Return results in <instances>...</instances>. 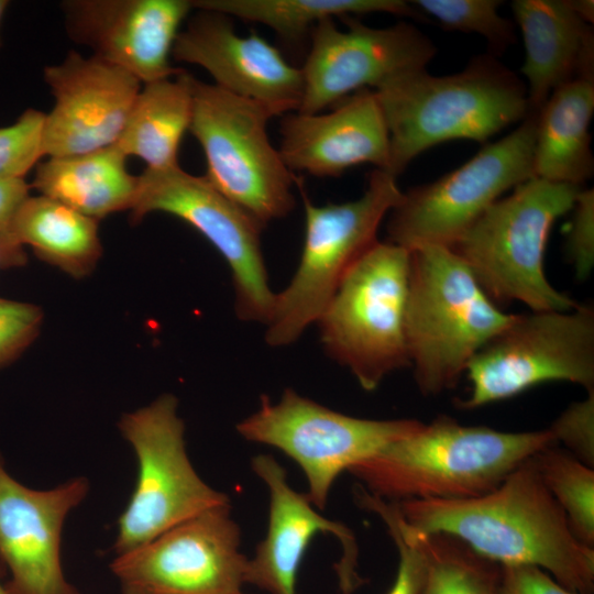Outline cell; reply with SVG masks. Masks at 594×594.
I'll use <instances>...</instances> for the list:
<instances>
[{"instance_id": "cell-38", "label": "cell", "mask_w": 594, "mask_h": 594, "mask_svg": "<svg viewBox=\"0 0 594 594\" xmlns=\"http://www.w3.org/2000/svg\"><path fill=\"white\" fill-rule=\"evenodd\" d=\"M574 10L587 23L593 22L594 18V2L591 0H571Z\"/></svg>"}, {"instance_id": "cell-31", "label": "cell", "mask_w": 594, "mask_h": 594, "mask_svg": "<svg viewBox=\"0 0 594 594\" xmlns=\"http://www.w3.org/2000/svg\"><path fill=\"white\" fill-rule=\"evenodd\" d=\"M353 492L361 508L383 520L397 549V572L387 594H419L425 579V556L416 532L403 519L397 503L373 496L359 485Z\"/></svg>"}, {"instance_id": "cell-21", "label": "cell", "mask_w": 594, "mask_h": 594, "mask_svg": "<svg viewBox=\"0 0 594 594\" xmlns=\"http://www.w3.org/2000/svg\"><path fill=\"white\" fill-rule=\"evenodd\" d=\"M327 113H288L280 121V156L290 172L338 177L373 164L388 169L389 133L373 89H361Z\"/></svg>"}, {"instance_id": "cell-26", "label": "cell", "mask_w": 594, "mask_h": 594, "mask_svg": "<svg viewBox=\"0 0 594 594\" xmlns=\"http://www.w3.org/2000/svg\"><path fill=\"white\" fill-rule=\"evenodd\" d=\"M12 231L20 244L74 278L91 274L102 255L98 221L42 195L24 200Z\"/></svg>"}, {"instance_id": "cell-35", "label": "cell", "mask_w": 594, "mask_h": 594, "mask_svg": "<svg viewBox=\"0 0 594 594\" xmlns=\"http://www.w3.org/2000/svg\"><path fill=\"white\" fill-rule=\"evenodd\" d=\"M573 216L566 234V254L575 276L586 279L594 266V190L582 188L572 208Z\"/></svg>"}, {"instance_id": "cell-16", "label": "cell", "mask_w": 594, "mask_h": 594, "mask_svg": "<svg viewBox=\"0 0 594 594\" xmlns=\"http://www.w3.org/2000/svg\"><path fill=\"white\" fill-rule=\"evenodd\" d=\"M90 483L76 476L50 488H30L8 472L0 453V562L12 594H81L65 576L62 531Z\"/></svg>"}, {"instance_id": "cell-23", "label": "cell", "mask_w": 594, "mask_h": 594, "mask_svg": "<svg viewBox=\"0 0 594 594\" xmlns=\"http://www.w3.org/2000/svg\"><path fill=\"white\" fill-rule=\"evenodd\" d=\"M593 112L594 79L576 78L551 92L537 113L534 177L580 187L592 177Z\"/></svg>"}, {"instance_id": "cell-7", "label": "cell", "mask_w": 594, "mask_h": 594, "mask_svg": "<svg viewBox=\"0 0 594 594\" xmlns=\"http://www.w3.org/2000/svg\"><path fill=\"white\" fill-rule=\"evenodd\" d=\"M410 251L377 241L349 270L316 323L324 352L366 392L409 366L405 311Z\"/></svg>"}, {"instance_id": "cell-13", "label": "cell", "mask_w": 594, "mask_h": 594, "mask_svg": "<svg viewBox=\"0 0 594 594\" xmlns=\"http://www.w3.org/2000/svg\"><path fill=\"white\" fill-rule=\"evenodd\" d=\"M153 212H165L202 234L228 263L234 289V310L244 322L266 324L276 294L268 284L261 248L263 226L213 187L205 176L185 172L179 164L145 168L130 218L140 222Z\"/></svg>"}, {"instance_id": "cell-14", "label": "cell", "mask_w": 594, "mask_h": 594, "mask_svg": "<svg viewBox=\"0 0 594 594\" xmlns=\"http://www.w3.org/2000/svg\"><path fill=\"white\" fill-rule=\"evenodd\" d=\"M230 504L122 554L110 570L122 594H243L248 558Z\"/></svg>"}, {"instance_id": "cell-6", "label": "cell", "mask_w": 594, "mask_h": 594, "mask_svg": "<svg viewBox=\"0 0 594 594\" xmlns=\"http://www.w3.org/2000/svg\"><path fill=\"white\" fill-rule=\"evenodd\" d=\"M396 178L376 168L362 196L324 206L314 205L297 179L305 210L304 245L294 276L276 294L265 324L267 344L289 345L317 322L349 270L377 242L382 221L403 194Z\"/></svg>"}, {"instance_id": "cell-27", "label": "cell", "mask_w": 594, "mask_h": 594, "mask_svg": "<svg viewBox=\"0 0 594 594\" xmlns=\"http://www.w3.org/2000/svg\"><path fill=\"white\" fill-rule=\"evenodd\" d=\"M191 3L194 9L262 23L287 41L305 36L317 23L333 16L384 12L424 19L414 4L402 0H194Z\"/></svg>"}, {"instance_id": "cell-33", "label": "cell", "mask_w": 594, "mask_h": 594, "mask_svg": "<svg viewBox=\"0 0 594 594\" xmlns=\"http://www.w3.org/2000/svg\"><path fill=\"white\" fill-rule=\"evenodd\" d=\"M42 309L30 302L0 297V369L12 363L36 339Z\"/></svg>"}, {"instance_id": "cell-1", "label": "cell", "mask_w": 594, "mask_h": 594, "mask_svg": "<svg viewBox=\"0 0 594 594\" xmlns=\"http://www.w3.org/2000/svg\"><path fill=\"white\" fill-rule=\"evenodd\" d=\"M397 505L418 532L450 535L499 565H537L572 592L594 593V548L572 534L531 458L482 496Z\"/></svg>"}, {"instance_id": "cell-29", "label": "cell", "mask_w": 594, "mask_h": 594, "mask_svg": "<svg viewBox=\"0 0 594 594\" xmlns=\"http://www.w3.org/2000/svg\"><path fill=\"white\" fill-rule=\"evenodd\" d=\"M549 492L565 514L570 529L594 548V470L553 443L531 457Z\"/></svg>"}, {"instance_id": "cell-34", "label": "cell", "mask_w": 594, "mask_h": 594, "mask_svg": "<svg viewBox=\"0 0 594 594\" xmlns=\"http://www.w3.org/2000/svg\"><path fill=\"white\" fill-rule=\"evenodd\" d=\"M557 444L582 463L594 468V391L571 403L548 428Z\"/></svg>"}, {"instance_id": "cell-20", "label": "cell", "mask_w": 594, "mask_h": 594, "mask_svg": "<svg viewBox=\"0 0 594 594\" xmlns=\"http://www.w3.org/2000/svg\"><path fill=\"white\" fill-rule=\"evenodd\" d=\"M251 468L268 492V521L264 539L246 562L244 581L270 594H296L302 558L321 532L333 535L342 547L336 565L342 594L362 584L356 572L359 549L353 531L322 516L307 494L295 491L285 469L270 454L252 458Z\"/></svg>"}, {"instance_id": "cell-25", "label": "cell", "mask_w": 594, "mask_h": 594, "mask_svg": "<svg viewBox=\"0 0 594 594\" xmlns=\"http://www.w3.org/2000/svg\"><path fill=\"white\" fill-rule=\"evenodd\" d=\"M190 77L182 70L175 79L144 84L114 144L127 157H139L151 169L178 165V148L193 114Z\"/></svg>"}, {"instance_id": "cell-10", "label": "cell", "mask_w": 594, "mask_h": 594, "mask_svg": "<svg viewBox=\"0 0 594 594\" xmlns=\"http://www.w3.org/2000/svg\"><path fill=\"white\" fill-rule=\"evenodd\" d=\"M461 409L515 397L547 382H569L594 391V308L540 310L513 321L473 356Z\"/></svg>"}, {"instance_id": "cell-18", "label": "cell", "mask_w": 594, "mask_h": 594, "mask_svg": "<svg viewBox=\"0 0 594 594\" xmlns=\"http://www.w3.org/2000/svg\"><path fill=\"white\" fill-rule=\"evenodd\" d=\"M172 56L202 67L216 86L266 107L274 117L300 107L301 69L256 33L239 35L229 15L199 10L177 35Z\"/></svg>"}, {"instance_id": "cell-36", "label": "cell", "mask_w": 594, "mask_h": 594, "mask_svg": "<svg viewBox=\"0 0 594 594\" xmlns=\"http://www.w3.org/2000/svg\"><path fill=\"white\" fill-rule=\"evenodd\" d=\"M502 594H579L556 581L548 572L532 564L501 565Z\"/></svg>"}, {"instance_id": "cell-11", "label": "cell", "mask_w": 594, "mask_h": 594, "mask_svg": "<svg viewBox=\"0 0 594 594\" xmlns=\"http://www.w3.org/2000/svg\"><path fill=\"white\" fill-rule=\"evenodd\" d=\"M422 425L417 419L349 416L288 387L276 403L262 395L258 408L235 429L243 439L273 447L294 460L307 480V496L323 509L342 472Z\"/></svg>"}, {"instance_id": "cell-8", "label": "cell", "mask_w": 594, "mask_h": 594, "mask_svg": "<svg viewBox=\"0 0 594 594\" xmlns=\"http://www.w3.org/2000/svg\"><path fill=\"white\" fill-rule=\"evenodd\" d=\"M190 86L189 131L204 151L207 180L263 227L288 216L298 178L268 139L266 127L274 114L193 75Z\"/></svg>"}, {"instance_id": "cell-9", "label": "cell", "mask_w": 594, "mask_h": 594, "mask_svg": "<svg viewBox=\"0 0 594 594\" xmlns=\"http://www.w3.org/2000/svg\"><path fill=\"white\" fill-rule=\"evenodd\" d=\"M118 428L135 454L138 477L118 519L116 556L209 509L230 504L228 495L207 484L191 464L175 395L163 394L124 413Z\"/></svg>"}, {"instance_id": "cell-22", "label": "cell", "mask_w": 594, "mask_h": 594, "mask_svg": "<svg viewBox=\"0 0 594 594\" xmlns=\"http://www.w3.org/2000/svg\"><path fill=\"white\" fill-rule=\"evenodd\" d=\"M512 10L525 44L521 73L529 112L538 113L558 87L594 79L593 31L571 0H515Z\"/></svg>"}, {"instance_id": "cell-28", "label": "cell", "mask_w": 594, "mask_h": 594, "mask_svg": "<svg viewBox=\"0 0 594 594\" xmlns=\"http://www.w3.org/2000/svg\"><path fill=\"white\" fill-rule=\"evenodd\" d=\"M413 530L426 561L419 594H502L498 563L481 557L450 535Z\"/></svg>"}, {"instance_id": "cell-17", "label": "cell", "mask_w": 594, "mask_h": 594, "mask_svg": "<svg viewBox=\"0 0 594 594\" xmlns=\"http://www.w3.org/2000/svg\"><path fill=\"white\" fill-rule=\"evenodd\" d=\"M44 80L55 100L44 123L47 157L116 144L141 90V81L127 70L75 51L59 64L46 66Z\"/></svg>"}, {"instance_id": "cell-2", "label": "cell", "mask_w": 594, "mask_h": 594, "mask_svg": "<svg viewBox=\"0 0 594 594\" xmlns=\"http://www.w3.org/2000/svg\"><path fill=\"white\" fill-rule=\"evenodd\" d=\"M553 443L549 429L501 431L439 415L348 472L367 493L388 502L469 499L493 491Z\"/></svg>"}, {"instance_id": "cell-39", "label": "cell", "mask_w": 594, "mask_h": 594, "mask_svg": "<svg viewBox=\"0 0 594 594\" xmlns=\"http://www.w3.org/2000/svg\"><path fill=\"white\" fill-rule=\"evenodd\" d=\"M8 6H9V1L0 0V25H1V21L3 19V15L6 13Z\"/></svg>"}, {"instance_id": "cell-41", "label": "cell", "mask_w": 594, "mask_h": 594, "mask_svg": "<svg viewBox=\"0 0 594 594\" xmlns=\"http://www.w3.org/2000/svg\"><path fill=\"white\" fill-rule=\"evenodd\" d=\"M244 594V593H243Z\"/></svg>"}, {"instance_id": "cell-24", "label": "cell", "mask_w": 594, "mask_h": 594, "mask_svg": "<svg viewBox=\"0 0 594 594\" xmlns=\"http://www.w3.org/2000/svg\"><path fill=\"white\" fill-rule=\"evenodd\" d=\"M31 188L97 221L130 210L138 176L127 168L117 145L96 151L48 157L35 167Z\"/></svg>"}, {"instance_id": "cell-40", "label": "cell", "mask_w": 594, "mask_h": 594, "mask_svg": "<svg viewBox=\"0 0 594 594\" xmlns=\"http://www.w3.org/2000/svg\"><path fill=\"white\" fill-rule=\"evenodd\" d=\"M0 594H12L7 585H3L2 582H1V562H0Z\"/></svg>"}, {"instance_id": "cell-19", "label": "cell", "mask_w": 594, "mask_h": 594, "mask_svg": "<svg viewBox=\"0 0 594 594\" xmlns=\"http://www.w3.org/2000/svg\"><path fill=\"white\" fill-rule=\"evenodd\" d=\"M69 37L147 84L176 76L170 64L190 0H68L61 4Z\"/></svg>"}, {"instance_id": "cell-15", "label": "cell", "mask_w": 594, "mask_h": 594, "mask_svg": "<svg viewBox=\"0 0 594 594\" xmlns=\"http://www.w3.org/2000/svg\"><path fill=\"white\" fill-rule=\"evenodd\" d=\"M342 19L344 31L324 19L310 32V48L300 68L299 113H319L355 91L374 90L393 78L426 69L436 54L432 41L410 23L372 28L352 16Z\"/></svg>"}, {"instance_id": "cell-37", "label": "cell", "mask_w": 594, "mask_h": 594, "mask_svg": "<svg viewBox=\"0 0 594 594\" xmlns=\"http://www.w3.org/2000/svg\"><path fill=\"white\" fill-rule=\"evenodd\" d=\"M31 185L23 177H0V246L24 250L13 235L14 218L30 196Z\"/></svg>"}, {"instance_id": "cell-32", "label": "cell", "mask_w": 594, "mask_h": 594, "mask_svg": "<svg viewBox=\"0 0 594 594\" xmlns=\"http://www.w3.org/2000/svg\"><path fill=\"white\" fill-rule=\"evenodd\" d=\"M46 113L26 109L14 123L0 128V177H23L44 156Z\"/></svg>"}, {"instance_id": "cell-30", "label": "cell", "mask_w": 594, "mask_h": 594, "mask_svg": "<svg viewBox=\"0 0 594 594\" xmlns=\"http://www.w3.org/2000/svg\"><path fill=\"white\" fill-rule=\"evenodd\" d=\"M411 3L447 30L483 36L492 55L502 54L516 42L514 24L498 13L499 0H417Z\"/></svg>"}, {"instance_id": "cell-3", "label": "cell", "mask_w": 594, "mask_h": 594, "mask_svg": "<svg viewBox=\"0 0 594 594\" xmlns=\"http://www.w3.org/2000/svg\"><path fill=\"white\" fill-rule=\"evenodd\" d=\"M374 92L389 133L387 172L396 177L430 147L452 140L484 143L529 113L526 84L492 54L453 75L404 74Z\"/></svg>"}, {"instance_id": "cell-12", "label": "cell", "mask_w": 594, "mask_h": 594, "mask_svg": "<svg viewBox=\"0 0 594 594\" xmlns=\"http://www.w3.org/2000/svg\"><path fill=\"white\" fill-rule=\"evenodd\" d=\"M536 122L537 113L529 112L518 128L457 169L403 193L388 213L387 241L408 251L451 248L505 191L534 177Z\"/></svg>"}, {"instance_id": "cell-5", "label": "cell", "mask_w": 594, "mask_h": 594, "mask_svg": "<svg viewBox=\"0 0 594 594\" xmlns=\"http://www.w3.org/2000/svg\"><path fill=\"white\" fill-rule=\"evenodd\" d=\"M582 188L531 177L491 205L449 249L495 304L570 310L578 304L548 280L543 262L552 226L572 210Z\"/></svg>"}, {"instance_id": "cell-4", "label": "cell", "mask_w": 594, "mask_h": 594, "mask_svg": "<svg viewBox=\"0 0 594 594\" xmlns=\"http://www.w3.org/2000/svg\"><path fill=\"white\" fill-rule=\"evenodd\" d=\"M514 318L485 294L451 249L426 245L410 251L405 336L422 395L454 388L479 350Z\"/></svg>"}]
</instances>
